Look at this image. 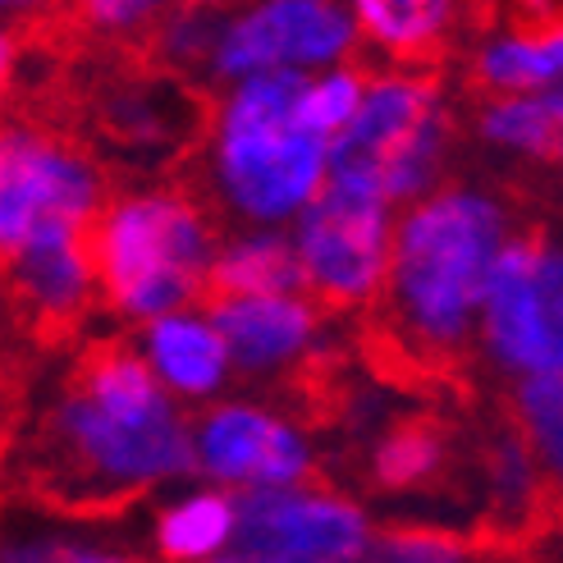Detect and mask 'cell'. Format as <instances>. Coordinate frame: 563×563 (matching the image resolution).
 Here are the masks:
<instances>
[{"mask_svg": "<svg viewBox=\"0 0 563 563\" xmlns=\"http://www.w3.org/2000/svg\"><path fill=\"white\" fill-rule=\"evenodd\" d=\"M307 69H266L224 82L211 120L207 179L243 224H289L325 184L330 143L298 115Z\"/></svg>", "mask_w": 563, "mask_h": 563, "instance_id": "cell-3", "label": "cell"}, {"mask_svg": "<svg viewBox=\"0 0 563 563\" xmlns=\"http://www.w3.org/2000/svg\"><path fill=\"white\" fill-rule=\"evenodd\" d=\"M514 216L486 188L435 184L394 216L385 302L399 340L421 357H454L472 344L476 307Z\"/></svg>", "mask_w": 563, "mask_h": 563, "instance_id": "cell-2", "label": "cell"}, {"mask_svg": "<svg viewBox=\"0 0 563 563\" xmlns=\"http://www.w3.org/2000/svg\"><path fill=\"white\" fill-rule=\"evenodd\" d=\"M220 5L207 0H184L156 23V51L165 65H175L179 74H207V55L216 42Z\"/></svg>", "mask_w": 563, "mask_h": 563, "instance_id": "cell-23", "label": "cell"}, {"mask_svg": "<svg viewBox=\"0 0 563 563\" xmlns=\"http://www.w3.org/2000/svg\"><path fill=\"white\" fill-rule=\"evenodd\" d=\"M537 472H541V463L527 449L522 435H504L495 444V454H490V476H495V482L490 486H495L499 504L509 514H522L531 504V495H537Z\"/></svg>", "mask_w": 563, "mask_h": 563, "instance_id": "cell-24", "label": "cell"}, {"mask_svg": "<svg viewBox=\"0 0 563 563\" xmlns=\"http://www.w3.org/2000/svg\"><path fill=\"white\" fill-rule=\"evenodd\" d=\"M137 357L152 367V376L175 394L179 404H202L216 399L230 380V353L211 321V312L197 307H175L143 321V340H137Z\"/></svg>", "mask_w": 563, "mask_h": 563, "instance_id": "cell-14", "label": "cell"}, {"mask_svg": "<svg viewBox=\"0 0 563 563\" xmlns=\"http://www.w3.org/2000/svg\"><path fill=\"white\" fill-rule=\"evenodd\" d=\"M92 271L106 302L129 321H152L207 294L216 230L184 192L152 188L101 202L92 230Z\"/></svg>", "mask_w": 563, "mask_h": 563, "instance_id": "cell-4", "label": "cell"}, {"mask_svg": "<svg viewBox=\"0 0 563 563\" xmlns=\"http://www.w3.org/2000/svg\"><path fill=\"white\" fill-rule=\"evenodd\" d=\"M106 179L88 152L37 124H0V266L55 224L88 230Z\"/></svg>", "mask_w": 563, "mask_h": 563, "instance_id": "cell-8", "label": "cell"}, {"mask_svg": "<svg viewBox=\"0 0 563 563\" xmlns=\"http://www.w3.org/2000/svg\"><path fill=\"white\" fill-rule=\"evenodd\" d=\"M362 88H367V78H362L353 65H325V69H307L302 74V88H298V115L307 120V129H317L325 143L334 133L349 124V115L357 110L362 101Z\"/></svg>", "mask_w": 563, "mask_h": 563, "instance_id": "cell-22", "label": "cell"}, {"mask_svg": "<svg viewBox=\"0 0 563 563\" xmlns=\"http://www.w3.org/2000/svg\"><path fill=\"white\" fill-rule=\"evenodd\" d=\"M14 69H19V42H14V27L0 19V101H5V92H10Z\"/></svg>", "mask_w": 563, "mask_h": 563, "instance_id": "cell-29", "label": "cell"}, {"mask_svg": "<svg viewBox=\"0 0 563 563\" xmlns=\"http://www.w3.org/2000/svg\"><path fill=\"white\" fill-rule=\"evenodd\" d=\"M344 5L357 37L399 55V60L435 51L459 19V0H344Z\"/></svg>", "mask_w": 563, "mask_h": 563, "instance_id": "cell-17", "label": "cell"}, {"mask_svg": "<svg viewBox=\"0 0 563 563\" xmlns=\"http://www.w3.org/2000/svg\"><path fill=\"white\" fill-rule=\"evenodd\" d=\"M156 88H137L129 97H115L106 110L110 129H115L124 143H165L170 129H165V115H156Z\"/></svg>", "mask_w": 563, "mask_h": 563, "instance_id": "cell-27", "label": "cell"}, {"mask_svg": "<svg viewBox=\"0 0 563 563\" xmlns=\"http://www.w3.org/2000/svg\"><path fill=\"white\" fill-rule=\"evenodd\" d=\"M514 408L522 421L518 435L527 440L531 454H537L541 472L559 476V467H563V367L518 376Z\"/></svg>", "mask_w": 563, "mask_h": 563, "instance_id": "cell-20", "label": "cell"}, {"mask_svg": "<svg viewBox=\"0 0 563 563\" xmlns=\"http://www.w3.org/2000/svg\"><path fill=\"white\" fill-rule=\"evenodd\" d=\"M482 353L499 372H559L563 367V257L541 234H509L495 252L476 330Z\"/></svg>", "mask_w": 563, "mask_h": 563, "instance_id": "cell-7", "label": "cell"}, {"mask_svg": "<svg viewBox=\"0 0 563 563\" xmlns=\"http://www.w3.org/2000/svg\"><path fill=\"white\" fill-rule=\"evenodd\" d=\"M449 106L421 74L367 78L349 124L330 137L325 175L376 188L389 207H408L444 179Z\"/></svg>", "mask_w": 563, "mask_h": 563, "instance_id": "cell-5", "label": "cell"}, {"mask_svg": "<svg viewBox=\"0 0 563 563\" xmlns=\"http://www.w3.org/2000/svg\"><path fill=\"white\" fill-rule=\"evenodd\" d=\"M357 27L344 0H252L220 10L207 78L234 82L266 69H325L349 60Z\"/></svg>", "mask_w": 563, "mask_h": 563, "instance_id": "cell-10", "label": "cell"}, {"mask_svg": "<svg viewBox=\"0 0 563 563\" xmlns=\"http://www.w3.org/2000/svg\"><path fill=\"white\" fill-rule=\"evenodd\" d=\"M175 5L184 0H74L78 19L92 27V33H106V37H133L143 27L161 23Z\"/></svg>", "mask_w": 563, "mask_h": 563, "instance_id": "cell-25", "label": "cell"}, {"mask_svg": "<svg viewBox=\"0 0 563 563\" xmlns=\"http://www.w3.org/2000/svg\"><path fill=\"white\" fill-rule=\"evenodd\" d=\"M476 133H482L495 152H509L518 161H537V165H554L559 143H563V92L541 88V92L490 97L486 110L476 115Z\"/></svg>", "mask_w": 563, "mask_h": 563, "instance_id": "cell-16", "label": "cell"}, {"mask_svg": "<svg viewBox=\"0 0 563 563\" xmlns=\"http://www.w3.org/2000/svg\"><path fill=\"white\" fill-rule=\"evenodd\" d=\"M46 472L82 499H129L192 472V421L133 349H101L46 417Z\"/></svg>", "mask_w": 563, "mask_h": 563, "instance_id": "cell-1", "label": "cell"}, {"mask_svg": "<svg viewBox=\"0 0 563 563\" xmlns=\"http://www.w3.org/2000/svg\"><path fill=\"white\" fill-rule=\"evenodd\" d=\"M394 207L357 179L325 175L289 220V243L298 257L302 289L325 307H367L380 298L389 266Z\"/></svg>", "mask_w": 563, "mask_h": 563, "instance_id": "cell-6", "label": "cell"}, {"mask_svg": "<svg viewBox=\"0 0 563 563\" xmlns=\"http://www.w3.org/2000/svg\"><path fill=\"white\" fill-rule=\"evenodd\" d=\"M367 559L385 563H459L467 559V545L449 531H389V537H372Z\"/></svg>", "mask_w": 563, "mask_h": 563, "instance_id": "cell-26", "label": "cell"}, {"mask_svg": "<svg viewBox=\"0 0 563 563\" xmlns=\"http://www.w3.org/2000/svg\"><path fill=\"white\" fill-rule=\"evenodd\" d=\"M372 550V522L353 499L298 486L234 495V563H357Z\"/></svg>", "mask_w": 563, "mask_h": 563, "instance_id": "cell-9", "label": "cell"}, {"mask_svg": "<svg viewBox=\"0 0 563 563\" xmlns=\"http://www.w3.org/2000/svg\"><path fill=\"white\" fill-rule=\"evenodd\" d=\"M312 463V440L257 404H216L192 421V472L220 490L298 486Z\"/></svg>", "mask_w": 563, "mask_h": 563, "instance_id": "cell-11", "label": "cell"}, {"mask_svg": "<svg viewBox=\"0 0 563 563\" xmlns=\"http://www.w3.org/2000/svg\"><path fill=\"white\" fill-rule=\"evenodd\" d=\"M563 78V37L559 27H518V33H499L476 55V82L490 92H541L559 88Z\"/></svg>", "mask_w": 563, "mask_h": 563, "instance_id": "cell-18", "label": "cell"}, {"mask_svg": "<svg viewBox=\"0 0 563 563\" xmlns=\"http://www.w3.org/2000/svg\"><path fill=\"white\" fill-rule=\"evenodd\" d=\"M46 0H0V19H19V14H33L42 10Z\"/></svg>", "mask_w": 563, "mask_h": 563, "instance_id": "cell-30", "label": "cell"}, {"mask_svg": "<svg viewBox=\"0 0 563 563\" xmlns=\"http://www.w3.org/2000/svg\"><path fill=\"white\" fill-rule=\"evenodd\" d=\"M88 230L55 224V230H42L37 239H27L10 262L0 266L10 275V289L23 298V307L46 325H69L92 298L97 271H92Z\"/></svg>", "mask_w": 563, "mask_h": 563, "instance_id": "cell-13", "label": "cell"}, {"mask_svg": "<svg viewBox=\"0 0 563 563\" xmlns=\"http://www.w3.org/2000/svg\"><path fill=\"white\" fill-rule=\"evenodd\" d=\"M440 467H444V435L431 427L389 431L372 454L376 486H385V490H412L421 482H431Z\"/></svg>", "mask_w": 563, "mask_h": 563, "instance_id": "cell-21", "label": "cell"}, {"mask_svg": "<svg viewBox=\"0 0 563 563\" xmlns=\"http://www.w3.org/2000/svg\"><path fill=\"white\" fill-rule=\"evenodd\" d=\"M0 559H23V563H110L115 550H106L97 541H82V537H42V541H27V545H5Z\"/></svg>", "mask_w": 563, "mask_h": 563, "instance_id": "cell-28", "label": "cell"}, {"mask_svg": "<svg viewBox=\"0 0 563 563\" xmlns=\"http://www.w3.org/2000/svg\"><path fill=\"white\" fill-rule=\"evenodd\" d=\"M211 321L230 353V372L279 376L317 349L321 317L307 289L279 294H216Z\"/></svg>", "mask_w": 563, "mask_h": 563, "instance_id": "cell-12", "label": "cell"}, {"mask_svg": "<svg viewBox=\"0 0 563 563\" xmlns=\"http://www.w3.org/2000/svg\"><path fill=\"white\" fill-rule=\"evenodd\" d=\"M207 289H216V294L302 289L289 230L285 224H247L230 243H216L211 266H207Z\"/></svg>", "mask_w": 563, "mask_h": 563, "instance_id": "cell-15", "label": "cell"}, {"mask_svg": "<svg viewBox=\"0 0 563 563\" xmlns=\"http://www.w3.org/2000/svg\"><path fill=\"white\" fill-rule=\"evenodd\" d=\"M234 541V490H192L156 518V550L175 563L224 559Z\"/></svg>", "mask_w": 563, "mask_h": 563, "instance_id": "cell-19", "label": "cell"}]
</instances>
